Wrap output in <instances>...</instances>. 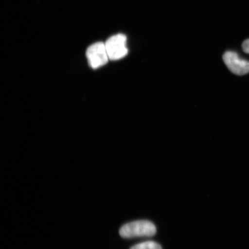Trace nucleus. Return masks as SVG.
I'll return each mask as SVG.
<instances>
[{"instance_id": "obj_1", "label": "nucleus", "mask_w": 249, "mask_h": 249, "mask_svg": "<svg viewBox=\"0 0 249 249\" xmlns=\"http://www.w3.org/2000/svg\"><path fill=\"white\" fill-rule=\"evenodd\" d=\"M119 232L124 238L142 237L154 236L157 232V229L154 224L149 221L138 220L124 225Z\"/></svg>"}, {"instance_id": "obj_6", "label": "nucleus", "mask_w": 249, "mask_h": 249, "mask_svg": "<svg viewBox=\"0 0 249 249\" xmlns=\"http://www.w3.org/2000/svg\"><path fill=\"white\" fill-rule=\"evenodd\" d=\"M242 49L243 51H244L245 53L249 54V39L246 40L243 43Z\"/></svg>"}, {"instance_id": "obj_3", "label": "nucleus", "mask_w": 249, "mask_h": 249, "mask_svg": "<svg viewBox=\"0 0 249 249\" xmlns=\"http://www.w3.org/2000/svg\"><path fill=\"white\" fill-rule=\"evenodd\" d=\"M86 57L90 67L98 69L107 64L109 60L105 43L96 42L89 46L86 51Z\"/></svg>"}, {"instance_id": "obj_4", "label": "nucleus", "mask_w": 249, "mask_h": 249, "mask_svg": "<svg viewBox=\"0 0 249 249\" xmlns=\"http://www.w3.org/2000/svg\"><path fill=\"white\" fill-rule=\"evenodd\" d=\"M223 60L233 73L241 76L249 72V61L242 60L235 52H226L223 56Z\"/></svg>"}, {"instance_id": "obj_2", "label": "nucleus", "mask_w": 249, "mask_h": 249, "mask_svg": "<svg viewBox=\"0 0 249 249\" xmlns=\"http://www.w3.org/2000/svg\"><path fill=\"white\" fill-rule=\"evenodd\" d=\"M126 41V36L123 34L111 36L107 40L105 43L109 60H118L125 57L128 53Z\"/></svg>"}, {"instance_id": "obj_5", "label": "nucleus", "mask_w": 249, "mask_h": 249, "mask_svg": "<svg viewBox=\"0 0 249 249\" xmlns=\"http://www.w3.org/2000/svg\"><path fill=\"white\" fill-rule=\"evenodd\" d=\"M130 249H162L161 246L154 241H147L133 246Z\"/></svg>"}]
</instances>
